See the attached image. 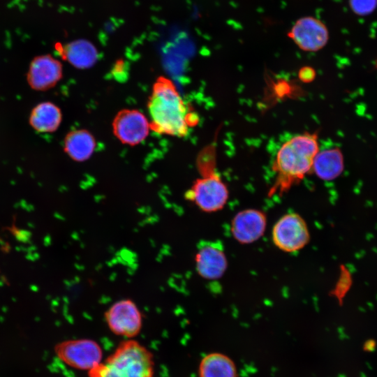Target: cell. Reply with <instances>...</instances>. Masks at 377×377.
Listing matches in <instances>:
<instances>
[{
	"mask_svg": "<svg viewBox=\"0 0 377 377\" xmlns=\"http://www.w3.org/2000/svg\"><path fill=\"white\" fill-rule=\"evenodd\" d=\"M267 226L265 214L256 209H246L237 212L231 222L230 230L234 239L242 244L259 239Z\"/></svg>",
	"mask_w": 377,
	"mask_h": 377,
	"instance_id": "cell-12",
	"label": "cell"
},
{
	"mask_svg": "<svg viewBox=\"0 0 377 377\" xmlns=\"http://www.w3.org/2000/svg\"><path fill=\"white\" fill-rule=\"evenodd\" d=\"M319 151L317 133L306 131L284 142L272 163L275 180L268 195H283L312 172L313 161Z\"/></svg>",
	"mask_w": 377,
	"mask_h": 377,
	"instance_id": "cell-2",
	"label": "cell"
},
{
	"mask_svg": "<svg viewBox=\"0 0 377 377\" xmlns=\"http://www.w3.org/2000/svg\"><path fill=\"white\" fill-rule=\"evenodd\" d=\"M88 373L89 377H153L154 357L140 343L126 339Z\"/></svg>",
	"mask_w": 377,
	"mask_h": 377,
	"instance_id": "cell-3",
	"label": "cell"
},
{
	"mask_svg": "<svg viewBox=\"0 0 377 377\" xmlns=\"http://www.w3.org/2000/svg\"><path fill=\"white\" fill-rule=\"evenodd\" d=\"M274 244L281 251L293 253L300 251L310 240V233L304 219L290 212L282 216L272 230Z\"/></svg>",
	"mask_w": 377,
	"mask_h": 377,
	"instance_id": "cell-6",
	"label": "cell"
},
{
	"mask_svg": "<svg viewBox=\"0 0 377 377\" xmlns=\"http://www.w3.org/2000/svg\"><path fill=\"white\" fill-rule=\"evenodd\" d=\"M199 377H236L233 362L226 355L212 353L204 357L199 366Z\"/></svg>",
	"mask_w": 377,
	"mask_h": 377,
	"instance_id": "cell-17",
	"label": "cell"
},
{
	"mask_svg": "<svg viewBox=\"0 0 377 377\" xmlns=\"http://www.w3.org/2000/svg\"><path fill=\"white\" fill-rule=\"evenodd\" d=\"M104 318L114 334L125 339L137 336L143 324L142 312L136 303L128 298L114 302L105 311Z\"/></svg>",
	"mask_w": 377,
	"mask_h": 377,
	"instance_id": "cell-7",
	"label": "cell"
},
{
	"mask_svg": "<svg viewBox=\"0 0 377 377\" xmlns=\"http://www.w3.org/2000/svg\"><path fill=\"white\" fill-rule=\"evenodd\" d=\"M288 36L300 49L306 52L321 50L329 39L328 30L325 24L311 16L297 20Z\"/></svg>",
	"mask_w": 377,
	"mask_h": 377,
	"instance_id": "cell-9",
	"label": "cell"
},
{
	"mask_svg": "<svg viewBox=\"0 0 377 377\" xmlns=\"http://www.w3.org/2000/svg\"><path fill=\"white\" fill-rule=\"evenodd\" d=\"M195 267L198 274L204 279L221 278L228 267L222 244L217 241L202 243L195 255Z\"/></svg>",
	"mask_w": 377,
	"mask_h": 377,
	"instance_id": "cell-11",
	"label": "cell"
},
{
	"mask_svg": "<svg viewBox=\"0 0 377 377\" xmlns=\"http://www.w3.org/2000/svg\"><path fill=\"white\" fill-rule=\"evenodd\" d=\"M62 58L73 67L87 69L92 67L98 59L96 47L86 39L73 40L65 45H56Z\"/></svg>",
	"mask_w": 377,
	"mask_h": 377,
	"instance_id": "cell-13",
	"label": "cell"
},
{
	"mask_svg": "<svg viewBox=\"0 0 377 377\" xmlns=\"http://www.w3.org/2000/svg\"><path fill=\"white\" fill-rule=\"evenodd\" d=\"M126 68V62L123 59H118L112 67V75L117 78L123 77L127 74Z\"/></svg>",
	"mask_w": 377,
	"mask_h": 377,
	"instance_id": "cell-19",
	"label": "cell"
},
{
	"mask_svg": "<svg viewBox=\"0 0 377 377\" xmlns=\"http://www.w3.org/2000/svg\"><path fill=\"white\" fill-rule=\"evenodd\" d=\"M62 64L50 54L37 56L31 61L27 73L29 87L43 91L53 88L62 78Z\"/></svg>",
	"mask_w": 377,
	"mask_h": 377,
	"instance_id": "cell-10",
	"label": "cell"
},
{
	"mask_svg": "<svg viewBox=\"0 0 377 377\" xmlns=\"http://www.w3.org/2000/svg\"><path fill=\"white\" fill-rule=\"evenodd\" d=\"M57 357L66 365L88 372L102 362L101 346L90 339L62 341L54 346Z\"/></svg>",
	"mask_w": 377,
	"mask_h": 377,
	"instance_id": "cell-5",
	"label": "cell"
},
{
	"mask_svg": "<svg viewBox=\"0 0 377 377\" xmlns=\"http://www.w3.org/2000/svg\"><path fill=\"white\" fill-rule=\"evenodd\" d=\"M315 71L311 67H304L299 72L300 79L304 82H310L315 77Z\"/></svg>",
	"mask_w": 377,
	"mask_h": 377,
	"instance_id": "cell-20",
	"label": "cell"
},
{
	"mask_svg": "<svg viewBox=\"0 0 377 377\" xmlns=\"http://www.w3.org/2000/svg\"><path fill=\"white\" fill-rule=\"evenodd\" d=\"M112 128L117 139L129 146H135L144 141L150 130L149 119L136 109L119 110L112 120Z\"/></svg>",
	"mask_w": 377,
	"mask_h": 377,
	"instance_id": "cell-8",
	"label": "cell"
},
{
	"mask_svg": "<svg viewBox=\"0 0 377 377\" xmlns=\"http://www.w3.org/2000/svg\"><path fill=\"white\" fill-rule=\"evenodd\" d=\"M150 129L172 137H186L199 120L181 96L174 82L159 76L154 82L147 103Z\"/></svg>",
	"mask_w": 377,
	"mask_h": 377,
	"instance_id": "cell-1",
	"label": "cell"
},
{
	"mask_svg": "<svg viewBox=\"0 0 377 377\" xmlns=\"http://www.w3.org/2000/svg\"><path fill=\"white\" fill-rule=\"evenodd\" d=\"M62 120L60 108L54 103L45 101L36 105L31 110L29 122L39 133H52L58 129Z\"/></svg>",
	"mask_w": 377,
	"mask_h": 377,
	"instance_id": "cell-16",
	"label": "cell"
},
{
	"mask_svg": "<svg viewBox=\"0 0 377 377\" xmlns=\"http://www.w3.org/2000/svg\"><path fill=\"white\" fill-rule=\"evenodd\" d=\"M214 162L213 156L209 162L200 163L202 175L194 181L184 193L186 200L206 213L221 210L229 198L228 188L215 170Z\"/></svg>",
	"mask_w": 377,
	"mask_h": 377,
	"instance_id": "cell-4",
	"label": "cell"
},
{
	"mask_svg": "<svg viewBox=\"0 0 377 377\" xmlns=\"http://www.w3.org/2000/svg\"><path fill=\"white\" fill-rule=\"evenodd\" d=\"M344 168L343 156L339 148L319 151L312 167L313 172L319 179L330 181L337 178Z\"/></svg>",
	"mask_w": 377,
	"mask_h": 377,
	"instance_id": "cell-15",
	"label": "cell"
},
{
	"mask_svg": "<svg viewBox=\"0 0 377 377\" xmlns=\"http://www.w3.org/2000/svg\"><path fill=\"white\" fill-rule=\"evenodd\" d=\"M377 0H350V6L357 13L367 14L371 11L376 5Z\"/></svg>",
	"mask_w": 377,
	"mask_h": 377,
	"instance_id": "cell-18",
	"label": "cell"
},
{
	"mask_svg": "<svg viewBox=\"0 0 377 377\" xmlns=\"http://www.w3.org/2000/svg\"><path fill=\"white\" fill-rule=\"evenodd\" d=\"M96 146L94 136L87 129L68 132L64 140V150L74 161L84 162L93 154Z\"/></svg>",
	"mask_w": 377,
	"mask_h": 377,
	"instance_id": "cell-14",
	"label": "cell"
}]
</instances>
